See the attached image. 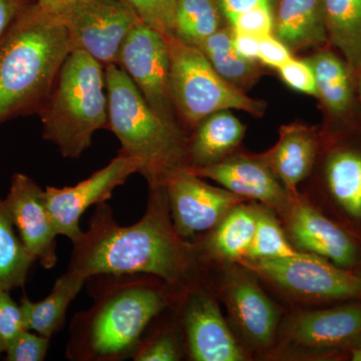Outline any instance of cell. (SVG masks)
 <instances>
[{
	"label": "cell",
	"mask_w": 361,
	"mask_h": 361,
	"mask_svg": "<svg viewBox=\"0 0 361 361\" xmlns=\"http://www.w3.org/2000/svg\"><path fill=\"white\" fill-rule=\"evenodd\" d=\"M73 245L66 273L87 281L145 274L180 290L200 283L198 247L176 232L163 185H149L146 212L133 225H118L106 202L97 205L89 229Z\"/></svg>",
	"instance_id": "cell-1"
},
{
	"label": "cell",
	"mask_w": 361,
	"mask_h": 361,
	"mask_svg": "<svg viewBox=\"0 0 361 361\" xmlns=\"http://www.w3.org/2000/svg\"><path fill=\"white\" fill-rule=\"evenodd\" d=\"M96 277L101 283L94 292V303L77 313L71 322L66 357L75 361L133 358L149 325L183 290L151 275Z\"/></svg>",
	"instance_id": "cell-2"
},
{
	"label": "cell",
	"mask_w": 361,
	"mask_h": 361,
	"mask_svg": "<svg viewBox=\"0 0 361 361\" xmlns=\"http://www.w3.org/2000/svg\"><path fill=\"white\" fill-rule=\"evenodd\" d=\"M61 16L27 4L0 42V123L39 111L73 51Z\"/></svg>",
	"instance_id": "cell-3"
},
{
	"label": "cell",
	"mask_w": 361,
	"mask_h": 361,
	"mask_svg": "<svg viewBox=\"0 0 361 361\" xmlns=\"http://www.w3.org/2000/svg\"><path fill=\"white\" fill-rule=\"evenodd\" d=\"M109 129L121 142V153L139 165L149 185H165L175 172L188 168L189 137L180 125L166 121L147 103L125 71L106 66Z\"/></svg>",
	"instance_id": "cell-4"
},
{
	"label": "cell",
	"mask_w": 361,
	"mask_h": 361,
	"mask_svg": "<svg viewBox=\"0 0 361 361\" xmlns=\"http://www.w3.org/2000/svg\"><path fill=\"white\" fill-rule=\"evenodd\" d=\"M106 66L80 49H73L40 106L44 137L65 158H80L94 133L109 128Z\"/></svg>",
	"instance_id": "cell-5"
},
{
	"label": "cell",
	"mask_w": 361,
	"mask_h": 361,
	"mask_svg": "<svg viewBox=\"0 0 361 361\" xmlns=\"http://www.w3.org/2000/svg\"><path fill=\"white\" fill-rule=\"evenodd\" d=\"M170 56L171 87L178 115L195 128L216 111L237 110L262 116L267 104L224 80L200 49L167 35Z\"/></svg>",
	"instance_id": "cell-6"
},
{
	"label": "cell",
	"mask_w": 361,
	"mask_h": 361,
	"mask_svg": "<svg viewBox=\"0 0 361 361\" xmlns=\"http://www.w3.org/2000/svg\"><path fill=\"white\" fill-rule=\"evenodd\" d=\"M256 277L298 300L341 303L361 300V276L314 254L240 263Z\"/></svg>",
	"instance_id": "cell-7"
},
{
	"label": "cell",
	"mask_w": 361,
	"mask_h": 361,
	"mask_svg": "<svg viewBox=\"0 0 361 361\" xmlns=\"http://www.w3.org/2000/svg\"><path fill=\"white\" fill-rule=\"evenodd\" d=\"M279 353L319 360H349L361 345V300L297 310L279 326Z\"/></svg>",
	"instance_id": "cell-8"
},
{
	"label": "cell",
	"mask_w": 361,
	"mask_h": 361,
	"mask_svg": "<svg viewBox=\"0 0 361 361\" xmlns=\"http://www.w3.org/2000/svg\"><path fill=\"white\" fill-rule=\"evenodd\" d=\"M176 305L185 351L190 360H246L245 351L226 322L215 296L201 282L185 289Z\"/></svg>",
	"instance_id": "cell-9"
},
{
	"label": "cell",
	"mask_w": 361,
	"mask_h": 361,
	"mask_svg": "<svg viewBox=\"0 0 361 361\" xmlns=\"http://www.w3.org/2000/svg\"><path fill=\"white\" fill-rule=\"evenodd\" d=\"M59 16L73 49L87 52L104 66L116 63L123 42L141 20L123 0H77Z\"/></svg>",
	"instance_id": "cell-10"
},
{
	"label": "cell",
	"mask_w": 361,
	"mask_h": 361,
	"mask_svg": "<svg viewBox=\"0 0 361 361\" xmlns=\"http://www.w3.org/2000/svg\"><path fill=\"white\" fill-rule=\"evenodd\" d=\"M116 65L127 73L159 116L179 125L171 87L170 56L161 33L140 20L123 42Z\"/></svg>",
	"instance_id": "cell-11"
},
{
	"label": "cell",
	"mask_w": 361,
	"mask_h": 361,
	"mask_svg": "<svg viewBox=\"0 0 361 361\" xmlns=\"http://www.w3.org/2000/svg\"><path fill=\"white\" fill-rule=\"evenodd\" d=\"M277 216L292 245L299 251L355 272L361 261V241L319 207L298 194Z\"/></svg>",
	"instance_id": "cell-12"
},
{
	"label": "cell",
	"mask_w": 361,
	"mask_h": 361,
	"mask_svg": "<svg viewBox=\"0 0 361 361\" xmlns=\"http://www.w3.org/2000/svg\"><path fill=\"white\" fill-rule=\"evenodd\" d=\"M323 142L320 209L361 241V142Z\"/></svg>",
	"instance_id": "cell-13"
},
{
	"label": "cell",
	"mask_w": 361,
	"mask_h": 361,
	"mask_svg": "<svg viewBox=\"0 0 361 361\" xmlns=\"http://www.w3.org/2000/svg\"><path fill=\"white\" fill-rule=\"evenodd\" d=\"M164 186L176 232L186 241L210 232L232 208L248 202L225 188L208 184L189 168L178 170Z\"/></svg>",
	"instance_id": "cell-14"
},
{
	"label": "cell",
	"mask_w": 361,
	"mask_h": 361,
	"mask_svg": "<svg viewBox=\"0 0 361 361\" xmlns=\"http://www.w3.org/2000/svg\"><path fill=\"white\" fill-rule=\"evenodd\" d=\"M139 170L134 159L118 152L106 167L75 186L45 188V203L59 235H63L73 244L78 242L84 233L80 221L85 211L109 200L116 188L125 184Z\"/></svg>",
	"instance_id": "cell-15"
},
{
	"label": "cell",
	"mask_w": 361,
	"mask_h": 361,
	"mask_svg": "<svg viewBox=\"0 0 361 361\" xmlns=\"http://www.w3.org/2000/svg\"><path fill=\"white\" fill-rule=\"evenodd\" d=\"M221 285L230 319L243 341L255 350L272 348L280 326L279 310L255 275L244 266L229 264Z\"/></svg>",
	"instance_id": "cell-16"
},
{
	"label": "cell",
	"mask_w": 361,
	"mask_h": 361,
	"mask_svg": "<svg viewBox=\"0 0 361 361\" xmlns=\"http://www.w3.org/2000/svg\"><path fill=\"white\" fill-rule=\"evenodd\" d=\"M4 201L26 250L45 269L54 268L59 235L45 203L44 190L28 176L16 174Z\"/></svg>",
	"instance_id": "cell-17"
},
{
	"label": "cell",
	"mask_w": 361,
	"mask_h": 361,
	"mask_svg": "<svg viewBox=\"0 0 361 361\" xmlns=\"http://www.w3.org/2000/svg\"><path fill=\"white\" fill-rule=\"evenodd\" d=\"M304 59L314 73L317 99L329 120L339 127L334 140L355 137L361 132V111L355 71L341 54L327 45Z\"/></svg>",
	"instance_id": "cell-18"
},
{
	"label": "cell",
	"mask_w": 361,
	"mask_h": 361,
	"mask_svg": "<svg viewBox=\"0 0 361 361\" xmlns=\"http://www.w3.org/2000/svg\"><path fill=\"white\" fill-rule=\"evenodd\" d=\"M189 169L202 179L215 180L228 191L247 201L257 202L276 215L296 196L285 189L259 155L235 152L215 165Z\"/></svg>",
	"instance_id": "cell-19"
},
{
	"label": "cell",
	"mask_w": 361,
	"mask_h": 361,
	"mask_svg": "<svg viewBox=\"0 0 361 361\" xmlns=\"http://www.w3.org/2000/svg\"><path fill=\"white\" fill-rule=\"evenodd\" d=\"M323 149V135L300 123L282 126L276 144L259 154L285 189L299 194V184L312 172Z\"/></svg>",
	"instance_id": "cell-20"
},
{
	"label": "cell",
	"mask_w": 361,
	"mask_h": 361,
	"mask_svg": "<svg viewBox=\"0 0 361 361\" xmlns=\"http://www.w3.org/2000/svg\"><path fill=\"white\" fill-rule=\"evenodd\" d=\"M273 35L292 54L329 45L324 0H278Z\"/></svg>",
	"instance_id": "cell-21"
},
{
	"label": "cell",
	"mask_w": 361,
	"mask_h": 361,
	"mask_svg": "<svg viewBox=\"0 0 361 361\" xmlns=\"http://www.w3.org/2000/svg\"><path fill=\"white\" fill-rule=\"evenodd\" d=\"M257 224L255 203H240L232 208L208 236L196 244L204 259L226 264H240L250 248Z\"/></svg>",
	"instance_id": "cell-22"
},
{
	"label": "cell",
	"mask_w": 361,
	"mask_h": 361,
	"mask_svg": "<svg viewBox=\"0 0 361 361\" xmlns=\"http://www.w3.org/2000/svg\"><path fill=\"white\" fill-rule=\"evenodd\" d=\"M246 128L230 110L216 111L195 127L188 145V168L215 165L236 152Z\"/></svg>",
	"instance_id": "cell-23"
},
{
	"label": "cell",
	"mask_w": 361,
	"mask_h": 361,
	"mask_svg": "<svg viewBox=\"0 0 361 361\" xmlns=\"http://www.w3.org/2000/svg\"><path fill=\"white\" fill-rule=\"evenodd\" d=\"M87 280L65 273L56 280L51 293L42 300L33 302L23 295L20 308L25 329L51 338L65 324L68 306L82 290Z\"/></svg>",
	"instance_id": "cell-24"
},
{
	"label": "cell",
	"mask_w": 361,
	"mask_h": 361,
	"mask_svg": "<svg viewBox=\"0 0 361 361\" xmlns=\"http://www.w3.org/2000/svg\"><path fill=\"white\" fill-rule=\"evenodd\" d=\"M233 37L232 28L225 25L197 47L205 54L221 77L247 92L262 75V65L259 61H248L239 56L233 44Z\"/></svg>",
	"instance_id": "cell-25"
},
{
	"label": "cell",
	"mask_w": 361,
	"mask_h": 361,
	"mask_svg": "<svg viewBox=\"0 0 361 361\" xmlns=\"http://www.w3.org/2000/svg\"><path fill=\"white\" fill-rule=\"evenodd\" d=\"M330 47L355 73L361 70V0H324Z\"/></svg>",
	"instance_id": "cell-26"
},
{
	"label": "cell",
	"mask_w": 361,
	"mask_h": 361,
	"mask_svg": "<svg viewBox=\"0 0 361 361\" xmlns=\"http://www.w3.org/2000/svg\"><path fill=\"white\" fill-rule=\"evenodd\" d=\"M14 229L4 201L0 199V291L23 286L35 262Z\"/></svg>",
	"instance_id": "cell-27"
},
{
	"label": "cell",
	"mask_w": 361,
	"mask_h": 361,
	"mask_svg": "<svg viewBox=\"0 0 361 361\" xmlns=\"http://www.w3.org/2000/svg\"><path fill=\"white\" fill-rule=\"evenodd\" d=\"M225 25L214 0H178L174 35L184 44L199 47Z\"/></svg>",
	"instance_id": "cell-28"
},
{
	"label": "cell",
	"mask_w": 361,
	"mask_h": 361,
	"mask_svg": "<svg viewBox=\"0 0 361 361\" xmlns=\"http://www.w3.org/2000/svg\"><path fill=\"white\" fill-rule=\"evenodd\" d=\"M256 208L257 224L255 234L250 248L242 262L262 259L292 257L302 253L292 245L281 221L274 211L260 204H256Z\"/></svg>",
	"instance_id": "cell-29"
},
{
	"label": "cell",
	"mask_w": 361,
	"mask_h": 361,
	"mask_svg": "<svg viewBox=\"0 0 361 361\" xmlns=\"http://www.w3.org/2000/svg\"><path fill=\"white\" fill-rule=\"evenodd\" d=\"M184 341L179 322L157 329L153 334L142 337L134 355L135 361H179L184 355Z\"/></svg>",
	"instance_id": "cell-30"
},
{
	"label": "cell",
	"mask_w": 361,
	"mask_h": 361,
	"mask_svg": "<svg viewBox=\"0 0 361 361\" xmlns=\"http://www.w3.org/2000/svg\"><path fill=\"white\" fill-rule=\"evenodd\" d=\"M135 9L140 20L161 33L174 35V18L178 0H123Z\"/></svg>",
	"instance_id": "cell-31"
},
{
	"label": "cell",
	"mask_w": 361,
	"mask_h": 361,
	"mask_svg": "<svg viewBox=\"0 0 361 361\" xmlns=\"http://www.w3.org/2000/svg\"><path fill=\"white\" fill-rule=\"evenodd\" d=\"M25 329L20 304L11 298L9 291H0V357Z\"/></svg>",
	"instance_id": "cell-32"
},
{
	"label": "cell",
	"mask_w": 361,
	"mask_h": 361,
	"mask_svg": "<svg viewBox=\"0 0 361 361\" xmlns=\"http://www.w3.org/2000/svg\"><path fill=\"white\" fill-rule=\"evenodd\" d=\"M275 8L262 6L240 13L229 26L235 32L246 33L258 39L273 35Z\"/></svg>",
	"instance_id": "cell-33"
},
{
	"label": "cell",
	"mask_w": 361,
	"mask_h": 361,
	"mask_svg": "<svg viewBox=\"0 0 361 361\" xmlns=\"http://www.w3.org/2000/svg\"><path fill=\"white\" fill-rule=\"evenodd\" d=\"M49 337L40 336L32 330H23L6 349L8 361H42L47 357L49 348Z\"/></svg>",
	"instance_id": "cell-34"
},
{
	"label": "cell",
	"mask_w": 361,
	"mask_h": 361,
	"mask_svg": "<svg viewBox=\"0 0 361 361\" xmlns=\"http://www.w3.org/2000/svg\"><path fill=\"white\" fill-rule=\"evenodd\" d=\"M277 71L287 87L317 99L314 73L305 59L292 58Z\"/></svg>",
	"instance_id": "cell-35"
},
{
	"label": "cell",
	"mask_w": 361,
	"mask_h": 361,
	"mask_svg": "<svg viewBox=\"0 0 361 361\" xmlns=\"http://www.w3.org/2000/svg\"><path fill=\"white\" fill-rule=\"evenodd\" d=\"M293 58L288 47L276 39L274 35L260 39L258 61L262 66L279 70L287 61Z\"/></svg>",
	"instance_id": "cell-36"
},
{
	"label": "cell",
	"mask_w": 361,
	"mask_h": 361,
	"mask_svg": "<svg viewBox=\"0 0 361 361\" xmlns=\"http://www.w3.org/2000/svg\"><path fill=\"white\" fill-rule=\"evenodd\" d=\"M277 1L278 0H214L227 25L240 13L255 7L268 6L276 8Z\"/></svg>",
	"instance_id": "cell-37"
},
{
	"label": "cell",
	"mask_w": 361,
	"mask_h": 361,
	"mask_svg": "<svg viewBox=\"0 0 361 361\" xmlns=\"http://www.w3.org/2000/svg\"><path fill=\"white\" fill-rule=\"evenodd\" d=\"M26 6V0H0V42L9 26Z\"/></svg>",
	"instance_id": "cell-38"
},
{
	"label": "cell",
	"mask_w": 361,
	"mask_h": 361,
	"mask_svg": "<svg viewBox=\"0 0 361 361\" xmlns=\"http://www.w3.org/2000/svg\"><path fill=\"white\" fill-rule=\"evenodd\" d=\"M259 44H260V39L258 37L246 35V33L234 32L233 44L242 58L248 61H258Z\"/></svg>",
	"instance_id": "cell-39"
},
{
	"label": "cell",
	"mask_w": 361,
	"mask_h": 361,
	"mask_svg": "<svg viewBox=\"0 0 361 361\" xmlns=\"http://www.w3.org/2000/svg\"><path fill=\"white\" fill-rule=\"evenodd\" d=\"M77 0H37V4L49 13L59 16Z\"/></svg>",
	"instance_id": "cell-40"
},
{
	"label": "cell",
	"mask_w": 361,
	"mask_h": 361,
	"mask_svg": "<svg viewBox=\"0 0 361 361\" xmlns=\"http://www.w3.org/2000/svg\"><path fill=\"white\" fill-rule=\"evenodd\" d=\"M356 85H357L358 101H360L361 111V70L356 73Z\"/></svg>",
	"instance_id": "cell-41"
},
{
	"label": "cell",
	"mask_w": 361,
	"mask_h": 361,
	"mask_svg": "<svg viewBox=\"0 0 361 361\" xmlns=\"http://www.w3.org/2000/svg\"><path fill=\"white\" fill-rule=\"evenodd\" d=\"M355 272L357 273L360 276H361V261L360 264H358L357 268H356Z\"/></svg>",
	"instance_id": "cell-42"
}]
</instances>
